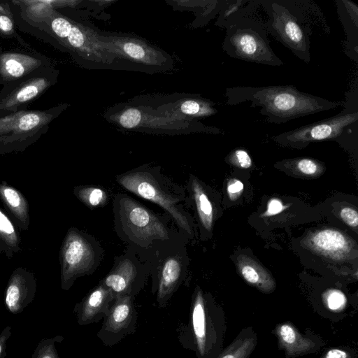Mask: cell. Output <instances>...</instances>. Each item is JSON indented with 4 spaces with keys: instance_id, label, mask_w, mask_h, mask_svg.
<instances>
[{
    "instance_id": "ffe728a7",
    "label": "cell",
    "mask_w": 358,
    "mask_h": 358,
    "mask_svg": "<svg viewBox=\"0 0 358 358\" xmlns=\"http://www.w3.org/2000/svg\"><path fill=\"white\" fill-rule=\"evenodd\" d=\"M114 299L112 292L99 282L75 305L77 323L80 326L97 323L108 315Z\"/></svg>"
},
{
    "instance_id": "7c38bea8",
    "label": "cell",
    "mask_w": 358,
    "mask_h": 358,
    "mask_svg": "<svg viewBox=\"0 0 358 358\" xmlns=\"http://www.w3.org/2000/svg\"><path fill=\"white\" fill-rule=\"evenodd\" d=\"M186 243L164 245L155 252L150 276L151 293L156 303L165 308L187 278L189 257Z\"/></svg>"
},
{
    "instance_id": "44dd1931",
    "label": "cell",
    "mask_w": 358,
    "mask_h": 358,
    "mask_svg": "<svg viewBox=\"0 0 358 358\" xmlns=\"http://www.w3.org/2000/svg\"><path fill=\"white\" fill-rule=\"evenodd\" d=\"M185 188L187 194V206H192L195 212L201 236L211 233L215 219V209L208 189L193 174H189Z\"/></svg>"
},
{
    "instance_id": "277c9868",
    "label": "cell",
    "mask_w": 358,
    "mask_h": 358,
    "mask_svg": "<svg viewBox=\"0 0 358 358\" xmlns=\"http://www.w3.org/2000/svg\"><path fill=\"white\" fill-rule=\"evenodd\" d=\"M224 96L229 106L250 102L251 107H259V113L273 124L327 111L344 103L301 92L292 85L227 87Z\"/></svg>"
},
{
    "instance_id": "52a82bcc",
    "label": "cell",
    "mask_w": 358,
    "mask_h": 358,
    "mask_svg": "<svg viewBox=\"0 0 358 358\" xmlns=\"http://www.w3.org/2000/svg\"><path fill=\"white\" fill-rule=\"evenodd\" d=\"M226 325L224 310L209 294L196 286L191 298L189 317L178 330L181 346L196 358H216L224 350Z\"/></svg>"
},
{
    "instance_id": "8992f818",
    "label": "cell",
    "mask_w": 358,
    "mask_h": 358,
    "mask_svg": "<svg viewBox=\"0 0 358 358\" xmlns=\"http://www.w3.org/2000/svg\"><path fill=\"white\" fill-rule=\"evenodd\" d=\"M218 26L226 29L222 49L229 57L271 66L284 64L271 47L257 0L248 1Z\"/></svg>"
},
{
    "instance_id": "d4e9b609",
    "label": "cell",
    "mask_w": 358,
    "mask_h": 358,
    "mask_svg": "<svg viewBox=\"0 0 358 358\" xmlns=\"http://www.w3.org/2000/svg\"><path fill=\"white\" fill-rule=\"evenodd\" d=\"M0 199L15 219L18 227L27 231L29 229L30 218L29 203L24 195L13 186L2 182L0 183Z\"/></svg>"
},
{
    "instance_id": "e0dca14e",
    "label": "cell",
    "mask_w": 358,
    "mask_h": 358,
    "mask_svg": "<svg viewBox=\"0 0 358 358\" xmlns=\"http://www.w3.org/2000/svg\"><path fill=\"white\" fill-rule=\"evenodd\" d=\"M51 65L53 63L48 57L35 50H5L0 45V85L2 86Z\"/></svg>"
},
{
    "instance_id": "ba28073f",
    "label": "cell",
    "mask_w": 358,
    "mask_h": 358,
    "mask_svg": "<svg viewBox=\"0 0 358 358\" xmlns=\"http://www.w3.org/2000/svg\"><path fill=\"white\" fill-rule=\"evenodd\" d=\"M69 106L60 103L43 110L27 108L0 117V154L24 151L46 134L50 123Z\"/></svg>"
},
{
    "instance_id": "8fae6325",
    "label": "cell",
    "mask_w": 358,
    "mask_h": 358,
    "mask_svg": "<svg viewBox=\"0 0 358 358\" xmlns=\"http://www.w3.org/2000/svg\"><path fill=\"white\" fill-rule=\"evenodd\" d=\"M95 32L98 38L115 52L119 69L155 73L172 67L173 60L169 55L141 38L97 29Z\"/></svg>"
},
{
    "instance_id": "4316f807",
    "label": "cell",
    "mask_w": 358,
    "mask_h": 358,
    "mask_svg": "<svg viewBox=\"0 0 358 358\" xmlns=\"http://www.w3.org/2000/svg\"><path fill=\"white\" fill-rule=\"evenodd\" d=\"M22 250L19 234L9 217L0 209V255L8 259Z\"/></svg>"
},
{
    "instance_id": "6da1fadb",
    "label": "cell",
    "mask_w": 358,
    "mask_h": 358,
    "mask_svg": "<svg viewBox=\"0 0 358 358\" xmlns=\"http://www.w3.org/2000/svg\"><path fill=\"white\" fill-rule=\"evenodd\" d=\"M21 30L65 50L80 65L91 69H118L116 55L101 41L95 29L85 27L52 8L48 1L11 0Z\"/></svg>"
},
{
    "instance_id": "4fadbf2b",
    "label": "cell",
    "mask_w": 358,
    "mask_h": 358,
    "mask_svg": "<svg viewBox=\"0 0 358 358\" xmlns=\"http://www.w3.org/2000/svg\"><path fill=\"white\" fill-rule=\"evenodd\" d=\"M155 252H141L127 245L114 258L113 265L99 282L109 289L115 297L134 298L144 287L150 276Z\"/></svg>"
},
{
    "instance_id": "603a6c76",
    "label": "cell",
    "mask_w": 358,
    "mask_h": 358,
    "mask_svg": "<svg viewBox=\"0 0 358 358\" xmlns=\"http://www.w3.org/2000/svg\"><path fill=\"white\" fill-rule=\"evenodd\" d=\"M337 13L347 36L344 51L355 62L358 60V6L349 0L336 1Z\"/></svg>"
},
{
    "instance_id": "d590c367",
    "label": "cell",
    "mask_w": 358,
    "mask_h": 358,
    "mask_svg": "<svg viewBox=\"0 0 358 358\" xmlns=\"http://www.w3.org/2000/svg\"><path fill=\"white\" fill-rule=\"evenodd\" d=\"M284 208L285 206L282 202L279 199L274 198L268 201L265 215L266 216L275 215L281 213Z\"/></svg>"
},
{
    "instance_id": "e575fe53",
    "label": "cell",
    "mask_w": 358,
    "mask_h": 358,
    "mask_svg": "<svg viewBox=\"0 0 358 358\" xmlns=\"http://www.w3.org/2000/svg\"><path fill=\"white\" fill-rule=\"evenodd\" d=\"M227 192L231 200L237 199L243 190V185L237 179H232L227 184Z\"/></svg>"
},
{
    "instance_id": "484cf974",
    "label": "cell",
    "mask_w": 358,
    "mask_h": 358,
    "mask_svg": "<svg viewBox=\"0 0 358 358\" xmlns=\"http://www.w3.org/2000/svg\"><path fill=\"white\" fill-rule=\"evenodd\" d=\"M257 343V336L253 328H245L216 358H249Z\"/></svg>"
},
{
    "instance_id": "9c48e42d",
    "label": "cell",
    "mask_w": 358,
    "mask_h": 358,
    "mask_svg": "<svg viewBox=\"0 0 358 358\" xmlns=\"http://www.w3.org/2000/svg\"><path fill=\"white\" fill-rule=\"evenodd\" d=\"M357 90L349 94L343 110L334 116L301 126L273 137L280 145L302 148L310 143L338 141L352 135L358 129Z\"/></svg>"
},
{
    "instance_id": "d6986e66",
    "label": "cell",
    "mask_w": 358,
    "mask_h": 358,
    "mask_svg": "<svg viewBox=\"0 0 358 358\" xmlns=\"http://www.w3.org/2000/svg\"><path fill=\"white\" fill-rule=\"evenodd\" d=\"M280 349L285 352L287 358H294L317 352L324 345L319 336L309 334H302L292 323L278 324L275 329Z\"/></svg>"
},
{
    "instance_id": "30bf717a",
    "label": "cell",
    "mask_w": 358,
    "mask_h": 358,
    "mask_svg": "<svg viewBox=\"0 0 358 358\" xmlns=\"http://www.w3.org/2000/svg\"><path fill=\"white\" fill-rule=\"evenodd\" d=\"M103 257L104 250L95 237L75 227H70L59 250L62 289L68 291L78 278L92 274Z\"/></svg>"
},
{
    "instance_id": "83f0119b",
    "label": "cell",
    "mask_w": 358,
    "mask_h": 358,
    "mask_svg": "<svg viewBox=\"0 0 358 358\" xmlns=\"http://www.w3.org/2000/svg\"><path fill=\"white\" fill-rule=\"evenodd\" d=\"M73 193L82 203L91 210L106 206L110 200L109 192L101 185H77L73 187Z\"/></svg>"
},
{
    "instance_id": "9a60e30c",
    "label": "cell",
    "mask_w": 358,
    "mask_h": 358,
    "mask_svg": "<svg viewBox=\"0 0 358 358\" xmlns=\"http://www.w3.org/2000/svg\"><path fill=\"white\" fill-rule=\"evenodd\" d=\"M130 296L115 297L96 336L106 347H113L136 331L138 312Z\"/></svg>"
},
{
    "instance_id": "74e56055",
    "label": "cell",
    "mask_w": 358,
    "mask_h": 358,
    "mask_svg": "<svg viewBox=\"0 0 358 358\" xmlns=\"http://www.w3.org/2000/svg\"><path fill=\"white\" fill-rule=\"evenodd\" d=\"M322 358H352L350 354L341 349L329 350Z\"/></svg>"
},
{
    "instance_id": "8d00e7d4",
    "label": "cell",
    "mask_w": 358,
    "mask_h": 358,
    "mask_svg": "<svg viewBox=\"0 0 358 358\" xmlns=\"http://www.w3.org/2000/svg\"><path fill=\"white\" fill-rule=\"evenodd\" d=\"M11 327H6L0 333V358L6 356V342L11 336Z\"/></svg>"
},
{
    "instance_id": "cb8c5ba5",
    "label": "cell",
    "mask_w": 358,
    "mask_h": 358,
    "mask_svg": "<svg viewBox=\"0 0 358 358\" xmlns=\"http://www.w3.org/2000/svg\"><path fill=\"white\" fill-rule=\"evenodd\" d=\"M236 264L240 274L250 285L264 293L275 290V281L270 272L253 258L240 255L237 257Z\"/></svg>"
},
{
    "instance_id": "ac0fdd59",
    "label": "cell",
    "mask_w": 358,
    "mask_h": 358,
    "mask_svg": "<svg viewBox=\"0 0 358 358\" xmlns=\"http://www.w3.org/2000/svg\"><path fill=\"white\" fill-rule=\"evenodd\" d=\"M36 280L34 273L22 267L15 268L10 276L4 292V304L12 314L22 313L35 296Z\"/></svg>"
},
{
    "instance_id": "1f68e13d",
    "label": "cell",
    "mask_w": 358,
    "mask_h": 358,
    "mask_svg": "<svg viewBox=\"0 0 358 358\" xmlns=\"http://www.w3.org/2000/svg\"><path fill=\"white\" fill-rule=\"evenodd\" d=\"M325 306L334 312L341 311L345 308L347 299L345 294L338 289H329L323 295Z\"/></svg>"
},
{
    "instance_id": "2e32d148",
    "label": "cell",
    "mask_w": 358,
    "mask_h": 358,
    "mask_svg": "<svg viewBox=\"0 0 358 358\" xmlns=\"http://www.w3.org/2000/svg\"><path fill=\"white\" fill-rule=\"evenodd\" d=\"M216 103L199 95L182 94L166 96L155 100L150 106L161 116L182 122L196 121L216 114Z\"/></svg>"
},
{
    "instance_id": "f1b7e54d",
    "label": "cell",
    "mask_w": 358,
    "mask_h": 358,
    "mask_svg": "<svg viewBox=\"0 0 358 358\" xmlns=\"http://www.w3.org/2000/svg\"><path fill=\"white\" fill-rule=\"evenodd\" d=\"M14 13L10 1L0 0V36L5 39H12L25 49L34 50L17 32Z\"/></svg>"
},
{
    "instance_id": "f546056e",
    "label": "cell",
    "mask_w": 358,
    "mask_h": 358,
    "mask_svg": "<svg viewBox=\"0 0 358 358\" xmlns=\"http://www.w3.org/2000/svg\"><path fill=\"white\" fill-rule=\"evenodd\" d=\"M287 164L299 173L309 176H317L324 170L323 166L319 162L310 158L304 157L289 160Z\"/></svg>"
},
{
    "instance_id": "3957f363",
    "label": "cell",
    "mask_w": 358,
    "mask_h": 358,
    "mask_svg": "<svg viewBox=\"0 0 358 358\" xmlns=\"http://www.w3.org/2000/svg\"><path fill=\"white\" fill-rule=\"evenodd\" d=\"M113 212L118 238L141 252H153L169 244L189 242L171 226L167 214L153 211L127 193L114 195Z\"/></svg>"
},
{
    "instance_id": "5b68a950",
    "label": "cell",
    "mask_w": 358,
    "mask_h": 358,
    "mask_svg": "<svg viewBox=\"0 0 358 358\" xmlns=\"http://www.w3.org/2000/svg\"><path fill=\"white\" fill-rule=\"evenodd\" d=\"M115 180L125 190L160 206L189 241L195 238L196 225L187 210L185 188L162 173L159 165H140L116 175Z\"/></svg>"
},
{
    "instance_id": "5bb4252c",
    "label": "cell",
    "mask_w": 358,
    "mask_h": 358,
    "mask_svg": "<svg viewBox=\"0 0 358 358\" xmlns=\"http://www.w3.org/2000/svg\"><path fill=\"white\" fill-rule=\"evenodd\" d=\"M59 74L53 64L3 86L0 90V117L27 109L31 103L57 83Z\"/></svg>"
},
{
    "instance_id": "7a4b0ae2",
    "label": "cell",
    "mask_w": 358,
    "mask_h": 358,
    "mask_svg": "<svg viewBox=\"0 0 358 358\" xmlns=\"http://www.w3.org/2000/svg\"><path fill=\"white\" fill-rule=\"evenodd\" d=\"M265 17L268 34L306 63L310 61V40L314 34H329L320 8L310 0H257Z\"/></svg>"
},
{
    "instance_id": "4dcf8cb0",
    "label": "cell",
    "mask_w": 358,
    "mask_h": 358,
    "mask_svg": "<svg viewBox=\"0 0 358 358\" xmlns=\"http://www.w3.org/2000/svg\"><path fill=\"white\" fill-rule=\"evenodd\" d=\"M63 340L64 337L60 335L42 339L34 350L31 358H60L55 344Z\"/></svg>"
},
{
    "instance_id": "7402d4cb",
    "label": "cell",
    "mask_w": 358,
    "mask_h": 358,
    "mask_svg": "<svg viewBox=\"0 0 358 358\" xmlns=\"http://www.w3.org/2000/svg\"><path fill=\"white\" fill-rule=\"evenodd\" d=\"M307 244L310 248L320 255L341 260L350 254L354 242L342 231L325 229L311 234L308 236Z\"/></svg>"
},
{
    "instance_id": "d6a6232c",
    "label": "cell",
    "mask_w": 358,
    "mask_h": 358,
    "mask_svg": "<svg viewBox=\"0 0 358 358\" xmlns=\"http://www.w3.org/2000/svg\"><path fill=\"white\" fill-rule=\"evenodd\" d=\"M229 163L241 169H249L252 161L248 152L242 148H238L233 150L228 156Z\"/></svg>"
},
{
    "instance_id": "836d02e7",
    "label": "cell",
    "mask_w": 358,
    "mask_h": 358,
    "mask_svg": "<svg viewBox=\"0 0 358 358\" xmlns=\"http://www.w3.org/2000/svg\"><path fill=\"white\" fill-rule=\"evenodd\" d=\"M342 220L348 226L357 228L358 224V214L355 209L350 207L343 208L340 211Z\"/></svg>"
}]
</instances>
